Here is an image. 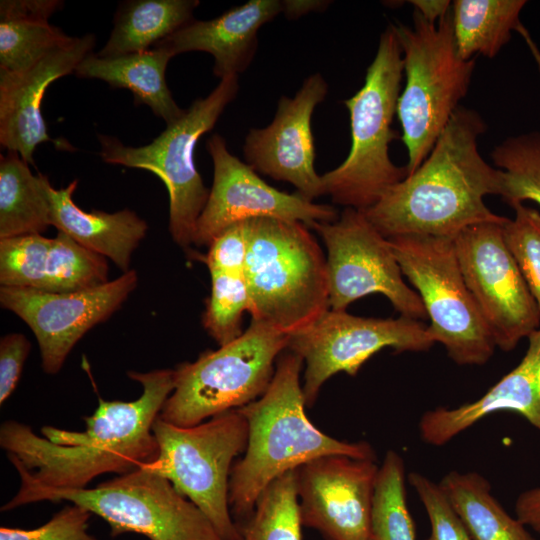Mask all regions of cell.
Segmentation results:
<instances>
[{"instance_id":"obj_1","label":"cell","mask_w":540,"mask_h":540,"mask_svg":"<svg viewBox=\"0 0 540 540\" xmlns=\"http://www.w3.org/2000/svg\"><path fill=\"white\" fill-rule=\"evenodd\" d=\"M128 376L141 384V396L129 402L99 397L83 431L44 426L40 436L21 422L1 424L0 446L20 477L9 501L37 491L87 488L97 476L123 475L156 460L152 428L174 390V371H130Z\"/></svg>"},{"instance_id":"obj_2","label":"cell","mask_w":540,"mask_h":540,"mask_svg":"<svg viewBox=\"0 0 540 540\" xmlns=\"http://www.w3.org/2000/svg\"><path fill=\"white\" fill-rule=\"evenodd\" d=\"M486 131L479 113L459 106L422 164L362 211L386 238L430 235L455 238L481 223H504L487 195L500 194V170L478 150Z\"/></svg>"},{"instance_id":"obj_3","label":"cell","mask_w":540,"mask_h":540,"mask_svg":"<svg viewBox=\"0 0 540 540\" xmlns=\"http://www.w3.org/2000/svg\"><path fill=\"white\" fill-rule=\"evenodd\" d=\"M303 363L301 357L291 351L282 353L265 393L238 408L248 423V442L244 456L235 461L229 479L228 499L233 518L244 522L262 492L274 480L316 458L333 454L356 459L376 458L367 442L337 440L307 418L300 383Z\"/></svg>"},{"instance_id":"obj_4","label":"cell","mask_w":540,"mask_h":540,"mask_svg":"<svg viewBox=\"0 0 540 540\" xmlns=\"http://www.w3.org/2000/svg\"><path fill=\"white\" fill-rule=\"evenodd\" d=\"M248 226L244 277L252 320L290 336L330 309L325 256L302 222L262 217Z\"/></svg>"},{"instance_id":"obj_5","label":"cell","mask_w":540,"mask_h":540,"mask_svg":"<svg viewBox=\"0 0 540 540\" xmlns=\"http://www.w3.org/2000/svg\"><path fill=\"white\" fill-rule=\"evenodd\" d=\"M404 71L403 54L395 27L381 34L367 68L363 86L344 101L350 114L351 148L346 159L321 176L324 194L345 208L364 211L407 177L405 166L390 159L392 129Z\"/></svg>"},{"instance_id":"obj_6","label":"cell","mask_w":540,"mask_h":540,"mask_svg":"<svg viewBox=\"0 0 540 540\" xmlns=\"http://www.w3.org/2000/svg\"><path fill=\"white\" fill-rule=\"evenodd\" d=\"M406 83L396 114L408 152V175L427 158L466 95L475 67L456 49L451 11L438 23L413 12V25H394Z\"/></svg>"},{"instance_id":"obj_7","label":"cell","mask_w":540,"mask_h":540,"mask_svg":"<svg viewBox=\"0 0 540 540\" xmlns=\"http://www.w3.org/2000/svg\"><path fill=\"white\" fill-rule=\"evenodd\" d=\"M288 340L289 336L251 320L232 342L173 370L174 390L159 417L190 427L255 401L269 387Z\"/></svg>"},{"instance_id":"obj_8","label":"cell","mask_w":540,"mask_h":540,"mask_svg":"<svg viewBox=\"0 0 540 540\" xmlns=\"http://www.w3.org/2000/svg\"><path fill=\"white\" fill-rule=\"evenodd\" d=\"M156 460L146 465L166 478L209 519L224 540H241L229 506V479L235 459L245 452L248 423L238 409L190 427L162 420L153 424Z\"/></svg>"},{"instance_id":"obj_9","label":"cell","mask_w":540,"mask_h":540,"mask_svg":"<svg viewBox=\"0 0 540 540\" xmlns=\"http://www.w3.org/2000/svg\"><path fill=\"white\" fill-rule=\"evenodd\" d=\"M238 89V76L221 79L207 97L194 100L180 119L144 146H126L116 137L98 135L104 162L148 170L163 181L170 199L169 230L183 248L193 243L196 222L209 196L195 166L196 144L215 126Z\"/></svg>"},{"instance_id":"obj_10","label":"cell","mask_w":540,"mask_h":540,"mask_svg":"<svg viewBox=\"0 0 540 540\" xmlns=\"http://www.w3.org/2000/svg\"><path fill=\"white\" fill-rule=\"evenodd\" d=\"M401 271L420 296L427 333L458 365H483L496 344L469 291L454 238L402 235L388 238Z\"/></svg>"},{"instance_id":"obj_11","label":"cell","mask_w":540,"mask_h":540,"mask_svg":"<svg viewBox=\"0 0 540 540\" xmlns=\"http://www.w3.org/2000/svg\"><path fill=\"white\" fill-rule=\"evenodd\" d=\"M40 501L79 505L105 520L112 537L131 532L150 540H224L194 503L148 466L94 488L33 492L1 511Z\"/></svg>"},{"instance_id":"obj_12","label":"cell","mask_w":540,"mask_h":540,"mask_svg":"<svg viewBox=\"0 0 540 540\" xmlns=\"http://www.w3.org/2000/svg\"><path fill=\"white\" fill-rule=\"evenodd\" d=\"M327 249L329 306L346 311L357 299L382 294L401 316L420 320L427 314L418 293L403 279L389 239L353 208H345L334 222L312 226Z\"/></svg>"},{"instance_id":"obj_13","label":"cell","mask_w":540,"mask_h":540,"mask_svg":"<svg viewBox=\"0 0 540 540\" xmlns=\"http://www.w3.org/2000/svg\"><path fill=\"white\" fill-rule=\"evenodd\" d=\"M434 341L420 320L368 318L329 309L308 327L289 336V351L305 363L302 386L311 407L322 385L333 375L354 376L375 353L391 347L396 352L429 350Z\"/></svg>"},{"instance_id":"obj_14","label":"cell","mask_w":540,"mask_h":540,"mask_svg":"<svg viewBox=\"0 0 540 540\" xmlns=\"http://www.w3.org/2000/svg\"><path fill=\"white\" fill-rule=\"evenodd\" d=\"M504 224L470 226L454 244L466 285L496 347L508 352L540 328V310L505 242Z\"/></svg>"},{"instance_id":"obj_15","label":"cell","mask_w":540,"mask_h":540,"mask_svg":"<svg viewBox=\"0 0 540 540\" xmlns=\"http://www.w3.org/2000/svg\"><path fill=\"white\" fill-rule=\"evenodd\" d=\"M207 150L213 162V184L196 222L193 243L197 246H209L225 228L255 218L298 221L308 227L339 218L333 206L313 203L264 182L250 165L229 152L222 136L212 135Z\"/></svg>"},{"instance_id":"obj_16","label":"cell","mask_w":540,"mask_h":540,"mask_svg":"<svg viewBox=\"0 0 540 540\" xmlns=\"http://www.w3.org/2000/svg\"><path fill=\"white\" fill-rule=\"evenodd\" d=\"M137 283V273L130 269L102 285L74 292L1 286L0 303L30 327L40 348L42 368L54 375L76 343L117 311Z\"/></svg>"},{"instance_id":"obj_17","label":"cell","mask_w":540,"mask_h":540,"mask_svg":"<svg viewBox=\"0 0 540 540\" xmlns=\"http://www.w3.org/2000/svg\"><path fill=\"white\" fill-rule=\"evenodd\" d=\"M379 467L375 460L333 454L295 470L303 527L326 540H369Z\"/></svg>"},{"instance_id":"obj_18","label":"cell","mask_w":540,"mask_h":540,"mask_svg":"<svg viewBox=\"0 0 540 540\" xmlns=\"http://www.w3.org/2000/svg\"><path fill=\"white\" fill-rule=\"evenodd\" d=\"M327 92L328 85L321 74L307 77L293 98L279 99L275 117L268 126L249 131L243 147L247 164L255 171L289 182L310 201L324 194L321 176L314 169L311 118Z\"/></svg>"},{"instance_id":"obj_19","label":"cell","mask_w":540,"mask_h":540,"mask_svg":"<svg viewBox=\"0 0 540 540\" xmlns=\"http://www.w3.org/2000/svg\"><path fill=\"white\" fill-rule=\"evenodd\" d=\"M95 46V36L86 34L72 39L16 72L0 71V143L7 151L17 152L28 164H34L36 147L51 142L56 149L74 151L65 139L48 135L41 112L48 86L74 73Z\"/></svg>"},{"instance_id":"obj_20","label":"cell","mask_w":540,"mask_h":540,"mask_svg":"<svg viewBox=\"0 0 540 540\" xmlns=\"http://www.w3.org/2000/svg\"><path fill=\"white\" fill-rule=\"evenodd\" d=\"M106 258L63 232L0 239L1 286L65 293L108 282Z\"/></svg>"},{"instance_id":"obj_21","label":"cell","mask_w":540,"mask_h":540,"mask_svg":"<svg viewBox=\"0 0 540 540\" xmlns=\"http://www.w3.org/2000/svg\"><path fill=\"white\" fill-rule=\"evenodd\" d=\"M520 363L483 396L455 408L437 407L419 421L421 439L441 446L498 411H514L540 431V328L528 338Z\"/></svg>"},{"instance_id":"obj_22","label":"cell","mask_w":540,"mask_h":540,"mask_svg":"<svg viewBox=\"0 0 540 540\" xmlns=\"http://www.w3.org/2000/svg\"><path fill=\"white\" fill-rule=\"evenodd\" d=\"M283 12L278 0H250L210 20H192L153 48L175 55L202 51L214 58L213 74L238 76L252 62L258 30Z\"/></svg>"},{"instance_id":"obj_23","label":"cell","mask_w":540,"mask_h":540,"mask_svg":"<svg viewBox=\"0 0 540 540\" xmlns=\"http://www.w3.org/2000/svg\"><path fill=\"white\" fill-rule=\"evenodd\" d=\"M51 225L84 248L112 260L123 272L129 271L133 251L146 236L148 225L135 212L84 211L73 201L78 180L55 189L43 178Z\"/></svg>"},{"instance_id":"obj_24","label":"cell","mask_w":540,"mask_h":540,"mask_svg":"<svg viewBox=\"0 0 540 540\" xmlns=\"http://www.w3.org/2000/svg\"><path fill=\"white\" fill-rule=\"evenodd\" d=\"M172 54L160 48L115 57L86 56L74 71L79 78L100 79L114 88L132 92L135 104L147 105L166 125L180 119V108L166 82V68Z\"/></svg>"},{"instance_id":"obj_25","label":"cell","mask_w":540,"mask_h":540,"mask_svg":"<svg viewBox=\"0 0 540 540\" xmlns=\"http://www.w3.org/2000/svg\"><path fill=\"white\" fill-rule=\"evenodd\" d=\"M63 5L59 0H2L0 2V71L30 66L73 36L49 23Z\"/></svg>"},{"instance_id":"obj_26","label":"cell","mask_w":540,"mask_h":540,"mask_svg":"<svg viewBox=\"0 0 540 540\" xmlns=\"http://www.w3.org/2000/svg\"><path fill=\"white\" fill-rule=\"evenodd\" d=\"M197 0H133L121 4L100 57L143 52L194 20Z\"/></svg>"},{"instance_id":"obj_27","label":"cell","mask_w":540,"mask_h":540,"mask_svg":"<svg viewBox=\"0 0 540 540\" xmlns=\"http://www.w3.org/2000/svg\"><path fill=\"white\" fill-rule=\"evenodd\" d=\"M439 485L472 540H535L492 495L481 474L450 471Z\"/></svg>"},{"instance_id":"obj_28","label":"cell","mask_w":540,"mask_h":540,"mask_svg":"<svg viewBox=\"0 0 540 540\" xmlns=\"http://www.w3.org/2000/svg\"><path fill=\"white\" fill-rule=\"evenodd\" d=\"M44 175L15 151L0 157V239L42 234L51 225Z\"/></svg>"},{"instance_id":"obj_29","label":"cell","mask_w":540,"mask_h":540,"mask_svg":"<svg viewBox=\"0 0 540 540\" xmlns=\"http://www.w3.org/2000/svg\"><path fill=\"white\" fill-rule=\"evenodd\" d=\"M525 0H456L451 4L455 45L463 60L493 58L522 25Z\"/></svg>"},{"instance_id":"obj_30","label":"cell","mask_w":540,"mask_h":540,"mask_svg":"<svg viewBox=\"0 0 540 540\" xmlns=\"http://www.w3.org/2000/svg\"><path fill=\"white\" fill-rule=\"evenodd\" d=\"M295 470L262 492L251 515L239 525L241 540H302Z\"/></svg>"},{"instance_id":"obj_31","label":"cell","mask_w":540,"mask_h":540,"mask_svg":"<svg viewBox=\"0 0 540 540\" xmlns=\"http://www.w3.org/2000/svg\"><path fill=\"white\" fill-rule=\"evenodd\" d=\"M370 535L372 540H416L405 492L402 457L389 450L379 467L373 495Z\"/></svg>"},{"instance_id":"obj_32","label":"cell","mask_w":540,"mask_h":540,"mask_svg":"<svg viewBox=\"0 0 540 540\" xmlns=\"http://www.w3.org/2000/svg\"><path fill=\"white\" fill-rule=\"evenodd\" d=\"M500 170L499 196L511 207L532 201L540 206V131L512 136L491 153Z\"/></svg>"},{"instance_id":"obj_33","label":"cell","mask_w":540,"mask_h":540,"mask_svg":"<svg viewBox=\"0 0 540 540\" xmlns=\"http://www.w3.org/2000/svg\"><path fill=\"white\" fill-rule=\"evenodd\" d=\"M249 309L250 296L244 274H211V293L202 323L219 346L232 342L243 333L242 315Z\"/></svg>"},{"instance_id":"obj_34","label":"cell","mask_w":540,"mask_h":540,"mask_svg":"<svg viewBox=\"0 0 540 540\" xmlns=\"http://www.w3.org/2000/svg\"><path fill=\"white\" fill-rule=\"evenodd\" d=\"M515 215L503 225L505 242L540 310V213L515 203Z\"/></svg>"},{"instance_id":"obj_35","label":"cell","mask_w":540,"mask_h":540,"mask_svg":"<svg viewBox=\"0 0 540 540\" xmlns=\"http://www.w3.org/2000/svg\"><path fill=\"white\" fill-rule=\"evenodd\" d=\"M408 481L422 502L430 522V534L426 540H472L439 483L418 472L410 473Z\"/></svg>"},{"instance_id":"obj_36","label":"cell","mask_w":540,"mask_h":540,"mask_svg":"<svg viewBox=\"0 0 540 540\" xmlns=\"http://www.w3.org/2000/svg\"><path fill=\"white\" fill-rule=\"evenodd\" d=\"M91 514L87 509L71 503L34 529L2 526L0 540H98L88 533Z\"/></svg>"},{"instance_id":"obj_37","label":"cell","mask_w":540,"mask_h":540,"mask_svg":"<svg viewBox=\"0 0 540 540\" xmlns=\"http://www.w3.org/2000/svg\"><path fill=\"white\" fill-rule=\"evenodd\" d=\"M208 247L204 261L210 274H244L249 248L248 220L225 228Z\"/></svg>"},{"instance_id":"obj_38","label":"cell","mask_w":540,"mask_h":540,"mask_svg":"<svg viewBox=\"0 0 540 540\" xmlns=\"http://www.w3.org/2000/svg\"><path fill=\"white\" fill-rule=\"evenodd\" d=\"M31 343L21 333H9L0 341V404L15 390Z\"/></svg>"},{"instance_id":"obj_39","label":"cell","mask_w":540,"mask_h":540,"mask_svg":"<svg viewBox=\"0 0 540 540\" xmlns=\"http://www.w3.org/2000/svg\"><path fill=\"white\" fill-rule=\"evenodd\" d=\"M516 518L540 534V487L521 493L515 503Z\"/></svg>"},{"instance_id":"obj_40","label":"cell","mask_w":540,"mask_h":540,"mask_svg":"<svg viewBox=\"0 0 540 540\" xmlns=\"http://www.w3.org/2000/svg\"><path fill=\"white\" fill-rule=\"evenodd\" d=\"M414 11L419 13L427 22L438 23L450 11L451 2L447 0H412Z\"/></svg>"},{"instance_id":"obj_41","label":"cell","mask_w":540,"mask_h":540,"mask_svg":"<svg viewBox=\"0 0 540 540\" xmlns=\"http://www.w3.org/2000/svg\"><path fill=\"white\" fill-rule=\"evenodd\" d=\"M283 12L289 18H298L308 12L322 10L327 5L325 1H296L286 0L282 1Z\"/></svg>"},{"instance_id":"obj_42","label":"cell","mask_w":540,"mask_h":540,"mask_svg":"<svg viewBox=\"0 0 540 540\" xmlns=\"http://www.w3.org/2000/svg\"><path fill=\"white\" fill-rule=\"evenodd\" d=\"M517 32H519L521 34V36L524 38L527 46L529 47L530 49V52L537 64V67H538V70L540 72V50L538 49L537 45L535 44L534 40L532 39V37L530 36L529 32L527 31V29L522 25L519 27V29L517 30Z\"/></svg>"},{"instance_id":"obj_43","label":"cell","mask_w":540,"mask_h":540,"mask_svg":"<svg viewBox=\"0 0 540 540\" xmlns=\"http://www.w3.org/2000/svg\"><path fill=\"white\" fill-rule=\"evenodd\" d=\"M369 540H372L371 538Z\"/></svg>"}]
</instances>
